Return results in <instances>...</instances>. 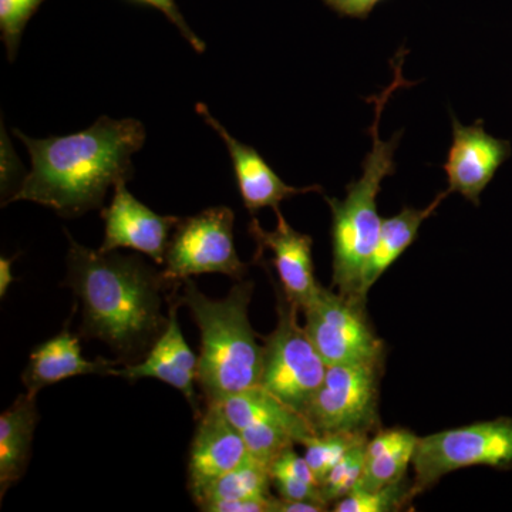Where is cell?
<instances>
[{
  "label": "cell",
  "mask_w": 512,
  "mask_h": 512,
  "mask_svg": "<svg viewBox=\"0 0 512 512\" xmlns=\"http://www.w3.org/2000/svg\"><path fill=\"white\" fill-rule=\"evenodd\" d=\"M15 134L28 148L32 170L6 204L32 201L66 218L103 207L110 187L133 178L131 157L146 143L141 121L107 116L70 136L36 140Z\"/></svg>",
  "instance_id": "6da1fadb"
},
{
  "label": "cell",
  "mask_w": 512,
  "mask_h": 512,
  "mask_svg": "<svg viewBox=\"0 0 512 512\" xmlns=\"http://www.w3.org/2000/svg\"><path fill=\"white\" fill-rule=\"evenodd\" d=\"M70 248L64 285L82 306L84 338L103 340L123 365L146 353L167 326L163 272L140 256L83 247L66 231Z\"/></svg>",
  "instance_id": "7a4b0ae2"
},
{
  "label": "cell",
  "mask_w": 512,
  "mask_h": 512,
  "mask_svg": "<svg viewBox=\"0 0 512 512\" xmlns=\"http://www.w3.org/2000/svg\"><path fill=\"white\" fill-rule=\"evenodd\" d=\"M407 53L409 52L402 47L390 60L392 83L377 96L365 99L367 103L375 104V121L367 128V133L372 137V150L363 160L362 175L359 180L346 185L345 200L325 195V201L332 212V286L342 295L357 302H360L357 299L360 276L376 247L382 227L383 218L377 212V197L382 190L384 178L392 177L396 173L394 156L403 134V130H399L390 140H382L379 136V124L390 97L397 90L414 86V82L404 79L402 73Z\"/></svg>",
  "instance_id": "3957f363"
},
{
  "label": "cell",
  "mask_w": 512,
  "mask_h": 512,
  "mask_svg": "<svg viewBox=\"0 0 512 512\" xmlns=\"http://www.w3.org/2000/svg\"><path fill=\"white\" fill-rule=\"evenodd\" d=\"M254 282L242 279L224 299H211L185 279L177 299L190 309L201 335L198 379L207 404L259 386L264 372V346L249 322Z\"/></svg>",
  "instance_id": "277c9868"
},
{
  "label": "cell",
  "mask_w": 512,
  "mask_h": 512,
  "mask_svg": "<svg viewBox=\"0 0 512 512\" xmlns=\"http://www.w3.org/2000/svg\"><path fill=\"white\" fill-rule=\"evenodd\" d=\"M414 494L468 467L512 470V417L478 421L420 437L412 461Z\"/></svg>",
  "instance_id": "5b68a950"
},
{
  "label": "cell",
  "mask_w": 512,
  "mask_h": 512,
  "mask_svg": "<svg viewBox=\"0 0 512 512\" xmlns=\"http://www.w3.org/2000/svg\"><path fill=\"white\" fill-rule=\"evenodd\" d=\"M278 325L265 338L261 386L305 417L306 409L328 372V365L313 346L305 326L299 325L301 309L276 288Z\"/></svg>",
  "instance_id": "8992f818"
},
{
  "label": "cell",
  "mask_w": 512,
  "mask_h": 512,
  "mask_svg": "<svg viewBox=\"0 0 512 512\" xmlns=\"http://www.w3.org/2000/svg\"><path fill=\"white\" fill-rule=\"evenodd\" d=\"M234 224L228 207L207 208L180 220L165 254L164 278L178 284L195 275L222 274L242 281L248 265L235 248Z\"/></svg>",
  "instance_id": "52a82bcc"
},
{
  "label": "cell",
  "mask_w": 512,
  "mask_h": 512,
  "mask_svg": "<svg viewBox=\"0 0 512 512\" xmlns=\"http://www.w3.org/2000/svg\"><path fill=\"white\" fill-rule=\"evenodd\" d=\"M384 362L328 366L305 412L316 434L365 433L379 427V392Z\"/></svg>",
  "instance_id": "ba28073f"
},
{
  "label": "cell",
  "mask_w": 512,
  "mask_h": 512,
  "mask_svg": "<svg viewBox=\"0 0 512 512\" xmlns=\"http://www.w3.org/2000/svg\"><path fill=\"white\" fill-rule=\"evenodd\" d=\"M365 308L355 299L320 286L303 309L306 333L326 365L384 362V342Z\"/></svg>",
  "instance_id": "9c48e42d"
},
{
  "label": "cell",
  "mask_w": 512,
  "mask_h": 512,
  "mask_svg": "<svg viewBox=\"0 0 512 512\" xmlns=\"http://www.w3.org/2000/svg\"><path fill=\"white\" fill-rule=\"evenodd\" d=\"M220 404L247 444L249 454L269 468L286 450L295 444L303 446L316 434L302 414L286 406L261 384L232 394Z\"/></svg>",
  "instance_id": "30bf717a"
},
{
  "label": "cell",
  "mask_w": 512,
  "mask_h": 512,
  "mask_svg": "<svg viewBox=\"0 0 512 512\" xmlns=\"http://www.w3.org/2000/svg\"><path fill=\"white\" fill-rule=\"evenodd\" d=\"M453 141L448 148L446 171L448 192H458L466 200L480 205V197L493 181L501 165L511 157L510 141L488 134L484 120L478 119L471 126H463L454 114Z\"/></svg>",
  "instance_id": "8fae6325"
},
{
  "label": "cell",
  "mask_w": 512,
  "mask_h": 512,
  "mask_svg": "<svg viewBox=\"0 0 512 512\" xmlns=\"http://www.w3.org/2000/svg\"><path fill=\"white\" fill-rule=\"evenodd\" d=\"M126 184L127 181L116 184L113 200L101 211L104 241L100 251L134 249L153 259L157 265H164L171 231L181 218L150 210L127 190Z\"/></svg>",
  "instance_id": "7c38bea8"
},
{
  "label": "cell",
  "mask_w": 512,
  "mask_h": 512,
  "mask_svg": "<svg viewBox=\"0 0 512 512\" xmlns=\"http://www.w3.org/2000/svg\"><path fill=\"white\" fill-rule=\"evenodd\" d=\"M198 419L188 458V490L195 504L222 476L251 457L247 444L220 403L207 404Z\"/></svg>",
  "instance_id": "4fadbf2b"
},
{
  "label": "cell",
  "mask_w": 512,
  "mask_h": 512,
  "mask_svg": "<svg viewBox=\"0 0 512 512\" xmlns=\"http://www.w3.org/2000/svg\"><path fill=\"white\" fill-rule=\"evenodd\" d=\"M178 285L175 286L168 308V322L164 332L158 336L154 345L148 350L143 362L127 363L120 369H113L109 376L120 377L128 382L140 379H156L170 384L175 390L184 394L195 416L200 417L197 394L194 384L198 379V357L185 342L180 323H178L177 299Z\"/></svg>",
  "instance_id": "5bb4252c"
},
{
  "label": "cell",
  "mask_w": 512,
  "mask_h": 512,
  "mask_svg": "<svg viewBox=\"0 0 512 512\" xmlns=\"http://www.w3.org/2000/svg\"><path fill=\"white\" fill-rule=\"evenodd\" d=\"M275 214L278 224L274 231H266L254 218L249 224V235L256 244L255 255L271 252V265L278 274L282 292L288 301L295 303L303 311L322 286L315 275L313 241L309 235L292 228L281 210Z\"/></svg>",
  "instance_id": "9a60e30c"
},
{
  "label": "cell",
  "mask_w": 512,
  "mask_h": 512,
  "mask_svg": "<svg viewBox=\"0 0 512 512\" xmlns=\"http://www.w3.org/2000/svg\"><path fill=\"white\" fill-rule=\"evenodd\" d=\"M197 113L208 126L217 131L218 136L227 146L235 178H237L239 194H241L242 202L249 214L255 215L256 212L264 210V208H272L275 212L279 211L282 201L296 197V195L308 194V192L325 194L320 185L298 188L284 183L281 177L272 170L271 165L266 163L264 157L254 147L232 137L227 128L222 126L220 121L215 120V117H212L204 103L197 104Z\"/></svg>",
  "instance_id": "2e32d148"
},
{
  "label": "cell",
  "mask_w": 512,
  "mask_h": 512,
  "mask_svg": "<svg viewBox=\"0 0 512 512\" xmlns=\"http://www.w3.org/2000/svg\"><path fill=\"white\" fill-rule=\"evenodd\" d=\"M117 365H123L121 360H107L99 357L97 360H87L83 356L82 345L76 335L66 326L55 336L30 353L29 363L23 372V384L28 393L35 394L47 386H52L63 380L82 375L109 376Z\"/></svg>",
  "instance_id": "e0dca14e"
},
{
  "label": "cell",
  "mask_w": 512,
  "mask_h": 512,
  "mask_svg": "<svg viewBox=\"0 0 512 512\" xmlns=\"http://www.w3.org/2000/svg\"><path fill=\"white\" fill-rule=\"evenodd\" d=\"M448 194H450L448 190L440 192L427 207H403L399 214L383 218L376 247L373 249L372 255L367 259L362 276H360L359 289H357V299L360 302L366 305L370 289L382 278V275L386 274L387 269L407 249L412 247L413 242L419 237L420 227L423 225V222L429 220L431 215L440 207L441 202L446 200Z\"/></svg>",
  "instance_id": "ac0fdd59"
},
{
  "label": "cell",
  "mask_w": 512,
  "mask_h": 512,
  "mask_svg": "<svg viewBox=\"0 0 512 512\" xmlns=\"http://www.w3.org/2000/svg\"><path fill=\"white\" fill-rule=\"evenodd\" d=\"M40 421L35 394H20L0 416V495L28 470L33 434Z\"/></svg>",
  "instance_id": "d6986e66"
},
{
  "label": "cell",
  "mask_w": 512,
  "mask_h": 512,
  "mask_svg": "<svg viewBox=\"0 0 512 512\" xmlns=\"http://www.w3.org/2000/svg\"><path fill=\"white\" fill-rule=\"evenodd\" d=\"M420 437L407 429H379L367 440L357 490L376 491L407 477ZM355 488V490H356Z\"/></svg>",
  "instance_id": "ffe728a7"
},
{
  "label": "cell",
  "mask_w": 512,
  "mask_h": 512,
  "mask_svg": "<svg viewBox=\"0 0 512 512\" xmlns=\"http://www.w3.org/2000/svg\"><path fill=\"white\" fill-rule=\"evenodd\" d=\"M272 485L271 468L251 456L212 485L197 505L201 510L205 505L221 501L271 498L274 497Z\"/></svg>",
  "instance_id": "44dd1931"
},
{
  "label": "cell",
  "mask_w": 512,
  "mask_h": 512,
  "mask_svg": "<svg viewBox=\"0 0 512 512\" xmlns=\"http://www.w3.org/2000/svg\"><path fill=\"white\" fill-rule=\"evenodd\" d=\"M416 494L409 477L376 491L353 490L332 505L335 512H394L406 510Z\"/></svg>",
  "instance_id": "7402d4cb"
},
{
  "label": "cell",
  "mask_w": 512,
  "mask_h": 512,
  "mask_svg": "<svg viewBox=\"0 0 512 512\" xmlns=\"http://www.w3.org/2000/svg\"><path fill=\"white\" fill-rule=\"evenodd\" d=\"M369 439L365 433H322L315 434L312 439L303 444L305 447V460L312 468L313 474L320 481L330 470L342 460L343 456L359 443L360 440Z\"/></svg>",
  "instance_id": "603a6c76"
},
{
  "label": "cell",
  "mask_w": 512,
  "mask_h": 512,
  "mask_svg": "<svg viewBox=\"0 0 512 512\" xmlns=\"http://www.w3.org/2000/svg\"><path fill=\"white\" fill-rule=\"evenodd\" d=\"M367 440L369 439L360 440L350 448L342 460L329 471L328 476L320 481V494L329 507L352 493L359 484L365 466Z\"/></svg>",
  "instance_id": "cb8c5ba5"
},
{
  "label": "cell",
  "mask_w": 512,
  "mask_h": 512,
  "mask_svg": "<svg viewBox=\"0 0 512 512\" xmlns=\"http://www.w3.org/2000/svg\"><path fill=\"white\" fill-rule=\"evenodd\" d=\"M45 0H0V32L10 62L18 55L23 30Z\"/></svg>",
  "instance_id": "d4e9b609"
},
{
  "label": "cell",
  "mask_w": 512,
  "mask_h": 512,
  "mask_svg": "<svg viewBox=\"0 0 512 512\" xmlns=\"http://www.w3.org/2000/svg\"><path fill=\"white\" fill-rule=\"evenodd\" d=\"M133 2L141 3V5H148L151 8L160 10L161 13L170 20L171 23L180 30L181 35H183L184 39L190 43L192 49L197 53H204L207 46L202 42L201 37L195 35L188 25L185 22L184 16L181 15L180 9H178L177 3L175 0H133Z\"/></svg>",
  "instance_id": "484cf974"
},
{
  "label": "cell",
  "mask_w": 512,
  "mask_h": 512,
  "mask_svg": "<svg viewBox=\"0 0 512 512\" xmlns=\"http://www.w3.org/2000/svg\"><path fill=\"white\" fill-rule=\"evenodd\" d=\"M276 500L271 498H252V500L221 501L205 505L201 511L205 512H275Z\"/></svg>",
  "instance_id": "4316f807"
},
{
  "label": "cell",
  "mask_w": 512,
  "mask_h": 512,
  "mask_svg": "<svg viewBox=\"0 0 512 512\" xmlns=\"http://www.w3.org/2000/svg\"><path fill=\"white\" fill-rule=\"evenodd\" d=\"M340 18L367 19L383 0H322Z\"/></svg>",
  "instance_id": "83f0119b"
},
{
  "label": "cell",
  "mask_w": 512,
  "mask_h": 512,
  "mask_svg": "<svg viewBox=\"0 0 512 512\" xmlns=\"http://www.w3.org/2000/svg\"><path fill=\"white\" fill-rule=\"evenodd\" d=\"M325 505L306 503V501H285L278 497L275 512H320L328 511Z\"/></svg>",
  "instance_id": "f1b7e54d"
},
{
  "label": "cell",
  "mask_w": 512,
  "mask_h": 512,
  "mask_svg": "<svg viewBox=\"0 0 512 512\" xmlns=\"http://www.w3.org/2000/svg\"><path fill=\"white\" fill-rule=\"evenodd\" d=\"M16 255L13 258H0V296L5 298L10 284L15 281V276L12 275V264L15 261Z\"/></svg>",
  "instance_id": "f546056e"
}]
</instances>
